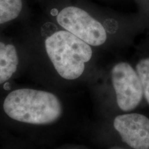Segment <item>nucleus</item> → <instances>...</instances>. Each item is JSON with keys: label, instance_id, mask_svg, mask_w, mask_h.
Masks as SVG:
<instances>
[{"label": "nucleus", "instance_id": "nucleus-1", "mask_svg": "<svg viewBox=\"0 0 149 149\" xmlns=\"http://www.w3.org/2000/svg\"><path fill=\"white\" fill-rule=\"evenodd\" d=\"M6 114L26 124L44 125L55 122L61 114V106L53 93L22 88L9 93L3 102Z\"/></svg>", "mask_w": 149, "mask_h": 149}, {"label": "nucleus", "instance_id": "nucleus-5", "mask_svg": "<svg viewBox=\"0 0 149 149\" xmlns=\"http://www.w3.org/2000/svg\"><path fill=\"white\" fill-rule=\"evenodd\" d=\"M113 126L122 140L133 149H149V118L137 113L120 115Z\"/></svg>", "mask_w": 149, "mask_h": 149}, {"label": "nucleus", "instance_id": "nucleus-3", "mask_svg": "<svg viewBox=\"0 0 149 149\" xmlns=\"http://www.w3.org/2000/svg\"><path fill=\"white\" fill-rule=\"evenodd\" d=\"M57 21L67 31L90 46H101L107 41V32L102 24L81 8L66 7L58 14Z\"/></svg>", "mask_w": 149, "mask_h": 149}, {"label": "nucleus", "instance_id": "nucleus-6", "mask_svg": "<svg viewBox=\"0 0 149 149\" xmlns=\"http://www.w3.org/2000/svg\"><path fill=\"white\" fill-rule=\"evenodd\" d=\"M18 63L15 47L12 44L0 42V84L12 77L16 72Z\"/></svg>", "mask_w": 149, "mask_h": 149}, {"label": "nucleus", "instance_id": "nucleus-4", "mask_svg": "<svg viewBox=\"0 0 149 149\" xmlns=\"http://www.w3.org/2000/svg\"><path fill=\"white\" fill-rule=\"evenodd\" d=\"M111 79L118 107L128 112L138 107L144 93L136 70L127 62H120L111 70Z\"/></svg>", "mask_w": 149, "mask_h": 149}, {"label": "nucleus", "instance_id": "nucleus-2", "mask_svg": "<svg viewBox=\"0 0 149 149\" xmlns=\"http://www.w3.org/2000/svg\"><path fill=\"white\" fill-rule=\"evenodd\" d=\"M48 57L61 77L75 79L82 74L92 57L89 44L67 31L54 33L45 41Z\"/></svg>", "mask_w": 149, "mask_h": 149}, {"label": "nucleus", "instance_id": "nucleus-8", "mask_svg": "<svg viewBox=\"0 0 149 149\" xmlns=\"http://www.w3.org/2000/svg\"><path fill=\"white\" fill-rule=\"evenodd\" d=\"M135 70L142 86L144 97L149 105V57L139 60L136 65Z\"/></svg>", "mask_w": 149, "mask_h": 149}, {"label": "nucleus", "instance_id": "nucleus-7", "mask_svg": "<svg viewBox=\"0 0 149 149\" xmlns=\"http://www.w3.org/2000/svg\"><path fill=\"white\" fill-rule=\"evenodd\" d=\"M22 8V0H0V24L17 17Z\"/></svg>", "mask_w": 149, "mask_h": 149}]
</instances>
